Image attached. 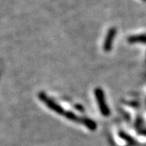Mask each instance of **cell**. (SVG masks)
I'll return each mask as SVG.
<instances>
[{"label": "cell", "instance_id": "obj_1", "mask_svg": "<svg viewBox=\"0 0 146 146\" xmlns=\"http://www.w3.org/2000/svg\"><path fill=\"white\" fill-rule=\"evenodd\" d=\"M95 96H96L97 101H98V105H99V108L101 110L102 114L103 115H106V116L109 115V108H108V106H106V103L104 94H103L102 90L100 89H95Z\"/></svg>", "mask_w": 146, "mask_h": 146}, {"label": "cell", "instance_id": "obj_2", "mask_svg": "<svg viewBox=\"0 0 146 146\" xmlns=\"http://www.w3.org/2000/svg\"><path fill=\"white\" fill-rule=\"evenodd\" d=\"M42 99L46 102V104L50 109L53 110L54 111H55L56 113L60 114V115H64V114H65V113H64V110H63V109L61 106H59L56 104L55 102H54L53 101L49 99L47 97H46V96H42Z\"/></svg>", "mask_w": 146, "mask_h": 146}, {"label": "cell", "instance_id": "obj_3", "mask_svg": "<svg viewBox=\"0 0 146 146\" xmlns=\"http://www.w3.org/2000/svg\"><path fill=\"white\" fill-rule=\"evenodd\" d=\"M115 36V29H110L107 33V36L106 37V41L104 43V50L106 51H109L111 49L112 46V43L114 41V38Z\"/></svg>", "mask_w": 146, "mask_h": 146}, {"label": "cell", "instance_id": "obj_4", "mask_svg": "<svg viewBox=\"0 0 146 146\" xmlns=\"http://www.w3.org/2000/svg\"><path fill=\"white\" fill-rule=\"evenodd\" d=\"M81 123L91 130H95L97 128V125L93 120L89 119H83L81 120Z\"/></svg>", "mask_w": 146, "mask_h": 146}, {"label": "cell", "instance_id": "obj_5", "mask_svg": "<svg viewBox=\"0 0 146 146\" xmlns=\"http://www.w3.org/2000/svg\"><path fill=\"white\" fill-rule=\"evenodd\" d=\"M129 42H144L146 43V36L141 35V36H133L129 38Z\"/></svg>", "mask_w": 146, "mask_h": 146}, {"label": "cell", "instance_id": "obj_6", "mask_svg": "<svg viewBox=\"0 0 146 146\" xmlns=\"http://www.w3.org/2000/svg\"><path fill=\"white\" fill-rule=\"evenodd\" d=\"M64 115H65V117H66L67 119H70V120H72V121H76V122H77V121L80 120V119H79L78 117H77L76 115H74L73 113L68 112V113H65Z\"/></svg>", "mask_w": 146, "mask_h": 146}]
</instances>
